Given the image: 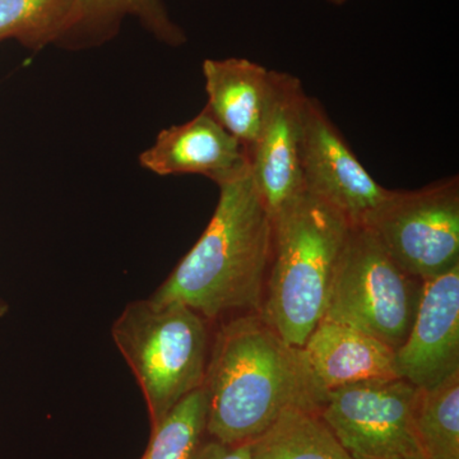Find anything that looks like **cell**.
<instances>
[{
    "instance_id": "obj_1",
    "label": "cell",
    "mask_w": 459,
    "mask_h": 459,
    "mask_svg": "<svg viewBox=\"0 0 459 459\" xmlns=\"http://www.w3.org/2000/svg\"><path fill=\"white\" fill-rule=\"evenodd\" d=\"M212 219L159 289V303L179 301L208 322L259 313L273 255V222L247 165L219 184Z\"/></svg>"
},
{
    "instance_id": "obj_2",
    "label": "cell",
    "mask_w": 459,
    "mask_h": 459,
    "mask_svg": "<svg viewBox=\"0 0 459 459\" xmlns=\"http://www.w3.org/2000/svg\"><path fill=\"white\" fill-rule=\"evenodd\" d=\"M205 435L247 443L289 409L319 411L300 349L290 346L258 313L223 323L211 342L204 385Z\"/></svg>"
},
{
    "instance_id": "obj_3",
    "label": "cell",
    "mask_w": 459,
    "mask_h": 459,
    "mask_svg": "<svg viewBox=\"0 0 459 459\" xmlns=\"http://www.w3.org/2000/svg\"><path fill=\"white\" fill-rule=\"evenodd\" d=\"M273 255L259 316L300 347L323 319L350 223L304 193L273 220Z\"/></svg>"
},
{
    "instance_id": "obj_4",
    "label": "cell",
    "mask_w": 459,
    "mask_h": 459,
    "mask_svg": "<svg viewBox=\"0 0 459 459\" xmlns=\"http://www.w3.org/2000/svg\"><path fill=\"white\" fill-rule=\"evenodd\" d=\"M208 320L179 301H133L111 336L146 402L151 430L204 385L210 356Z\"/></svg>"
},
{
    "instance_id": "obj_5",
    "label": "cell",
    "mask_w": 459,
    "mask_h": 459,
    "mask_svg": "<svg viewBox=\"0 0 459 459\" xmlns=\"http://www.w3.org/2000/svg\"><path fill=\"white\" fill-rule=\"evenodd\" d=\"M418 281L400 268L370 230L355 226L338 256L323 319L365 332L395 351L415 319L422 287Z\"/></svg>"
},
{
    "instance_id": "obj_6",
    "label": "cell",
    "mask_w": 459,
    "mask_h": 459,
    "mask_svg": "<svg viewBox=\"0 0 459 459\" xmlns=\"http://www.w3.org/2000/svg\"><path fill=\"white\" fill-rule=\"evenodd\" d=\"M413 279H435L459 264L458 177L421 189L389 190L362 223Z\"/></svg>"
},
{
    "instance_id": "obj_7",
    "label": "cell",
    "mask_w": 459,
    "mask_h": 459,
    "mask_svg": "<svg viewBox=\"0 0 459 459\" xmlns=\"http://www.w3.org/2000/svg\"><path fill=\"white\" fill-rule=\"evenodd\" d=\"M419 392L400 377L346 385L328 394L319 415L351 459H410L422 455Z\"/></svg>"
},
{
    "instance_id": "obj_8",
    "label": "cell",
    "mask_w": 459,
    "mask_h": 459,
    "mask_svg": "<svg viewBox=\"0 0 459 459\" xmlns=\"http://www.w3.org/2000/svg\"><path fill=\"white\" fill-rule=\"evenodd\" d=\"M305 193L344 217L351 228L382 204L389 189L359 161L318 100L307 96L301 126Z\"/></svg>"
},
{
    "instance_id": "obj_9",
    "label": "cell",
    "mask_w": 459,
    "mask_h": 459,
    "mask_svg": "<svg viewBox=\"0 0 459 459\" xmlns=\"http://www.w3.org/2000/svg\"><path fill=\"white\" fill-rule=\"evenodd\" d=\"M303 83L273 71V91L264 123L249 152L250 174L272 221L305 193L301 169Z\"/></svg>"
},
{
    "instance_id": "obj_10",
    "label": "cell",
    "mask_w": 459,
    "mask_h": 459,
    "mask_svg": "<svg viewBox=\"0 0 459 459\" xmlns=\"http://www.w3.org/2000/svg\"><path fill=\"white\" fill-rule=\"evenodd\" d=\"M394 370L419 389L459 373V264L422 282L409 336L394 351Z\"/></svg>"
},
{
    "instance_id": "obj_11",
    "label": "cell",
    "mask_w": 459,
    "mask_h": 459,
    "mask_svg": "<svg viewBox=\"0 0 459 459\" xmlns=\"http://www.w3.org/2000/svg\"><path fill=\"white\" fill-rule=\"evenodd\" d=\"M301 360L316 404L342 386L395 379L394 350L365 332L322 319L300 347Z\"/></svg>"
},
{
    "instance_id": "obj_12",
    "label": "cell",
    "mask_w": 459,
    "mask_h": 459,
    "mask_svg": "<svg viewBox=\"0 0 459 459\" xmlns=\"http://www.w3.org/2000/svg\"><path fill=\"white\" fill-rule=\"evenodd\" d=\"M140 164L161 177L204 175L219 186L249 165V152L204 108L189 122L160 133Z\"/></svg>"
},
{
    "instance_id": "obj_13",
    "label": "cell",
    "mask_w": 459,
    "mask_h": 459,
    "mask_svg": "<svg viewBox=\"0 0 459 459\" xmlns=\"http://www.w3.org/2000/svg\"><path fill=\"white\" fill-rule=\"evenodd\" d=\"M207 108L247 152L264 123L273 91V71L244 57L204 63Z\"/></svg>"
},
{
    "instance_id": "obj_14",
    "label": "cell",
    "mask_w": 459,
    "mask_h": 459,
    "mask_svg": "<svg viewBox=\"0 0 459 459\" xmlns=\"http://www.w3.org/2000/svg\"><path fill=\"white\" fill-rule=\"evenodd\" d=\"M252 459H351L319 411L289 409L249 442Z\"/></svg>"
},
{
    "instance_id": "obj_15",
    "label": "cell",
    "mask_w": 459,
    "mask_h": 459,
    "mask_svg": "<svg viewBox=\"0 0 459 459\" xmlns=\"http://www.w3.org/2000/svg\"><path fill=\"white\" fill-rule=\"evenodd\" d=\"M415 427L422 455L459 459V373L420 389Z\"/></svg>"
},
{
    "instance_id": "obj_16",
    "label": "cell",
    "mask_w": 459,
    "mask_h": 459,
    "mask_svg": "<svg viewBox=\"0 0 459 459\" xmlns=\"http://www.w3.org/2000/svg\"><path fill=\"white\" fill-rule=\"evenodd\" d=\"M75 0H0V41L39 50L68 35Z\"/></svg>"
},
{
    "instance_id": "obj_17",
    "label": "cell",
    "mask_w": 459,
    "mask_h": 459,
    "mask_svg": "<svg viewBox=\"0 0 459 459\" xmlns=\"http://www.w3.org/2000/svg\"><path fill=\"white\" fill-rule=\"evenodd\" d=\"M126 16L137 17L148 31L166 44L186 41V35L172 22L161 0H75L68 35L75 31L105 32Z\"/></svg>"
},
{
    "instance_id": "obj_18",
    "label": "cell",
    "mask_w": 459,
    "mask_h": 459,
    "mask_svg": "<svg viewBox=\"0 0 459 459\" xmlns=\"http://www.w3.org/2000/svg\"><path fill=\"white\" fill-rule=\"evenodd\" d=\"M205 435L204 391L193 392L155 429L140 459H188Z\"/></svg>"
},
{
    "instance_id": "obj_19",
    "label": "cell",
    "mask_w": 459,
    "mask_h": 459,
    "mask_svg": "<svg viewBox=\"0 0 459 459\" xmlns=\"http://www.w3.org/2000/svg\"><path fill=\"white\" fill-rule=\"evenodd\" d=\"M188 459H252L249 442L228 444L204 435Z\"/></svg>"
},
{
    "instance_id": "obj_20",
    "label": "cell",
    "mask_w": 459,
    "mask_h": 459,
    "mask_svg": "<svg viewBox=\"0 0 459 459\" xmlns=\"http://www.w3.org/2000/svg\"><path fill=\"white\" fill-rule=\"evenodd\" d=\"M8 312V305L0 301V318L5 316V313Z\"/></svg>"
},
{
    "instance_id": "obj_21",
    "label": "cell",
    "mask_w": 459,
    "mask_h": 459,
    "mask_svg": "<svg viewBox=\"0 0 459 459\" xmlns=\"http://www.w3.org/2000/svg\"><path fill=\"white\" fill-rule=\"evenodd\" d=\"M328 2L333 3V4L341 5L344 4V3L347 2V0H328Z\"/></svg>"
},
{
    "instance_id": "obj_22",
    "label": "cell",
    "mask_w": 459,
    "mask_h": 459,
    "mask_svg": "<svg viewBox=\"0 0 459 459\" xmlns=\"http://www.w3.org/2000/svg\"><path fill=\"white\" fill-rule=\"evenodd\" d=\"M410 459H429V458L425 457V455H415V457H412Z\"/></svg>"
}]
</instances>
